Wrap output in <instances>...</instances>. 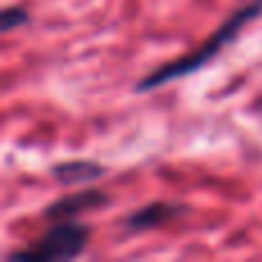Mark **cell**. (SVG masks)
Returning <instances> with one entry per match:
<instances>
[{"mask_svg": "<svg viewBox=\"0 0 262 262\" xmlns=\"http://www.w3.org/2000/svg\"><path fill=\"white\" fill-rule=\"evenodd\" d=\"M258 14H262V0H251V3L237 7L195 51H191V53L182 55V58L172 60V62H168V64H161L159 69H154L147 76L140 78V81L136 83V92L157 90V88H163V85H168V83L177 81V78H184V76H189V74L203 69L205 64L216 53H221V51L244 30L246 23H251Z\"/></svg>", "mask_w": 262, "mask_h": 262, "instance_id": "obj_1", "label": "cell"}, {"mask_svg": "<svg viewBox=\"0 0 262 262\" xmlns=\"http://www.w3.org/2000/svg\"><path fill=\"white\" fill-rule=\"evenodd\" d=\"M90 230L74 219L62 221L53 226L39 242L26 251H16L9 255V260H23V262H53V260H74L85 251Z\"/></svg>", "mask_w": 262, "mask_h": 262, "instance_id": "obj_2", "label": "cell"}, {"mask_svg": "<svg viewBox=\"0 0 262 262\" xmlns=\"http://www.w3.org/2000/svg\"><path fill=\"white\" fill-rule=\"evenodd\" d=\"M104 205H108V195L99 189H85V191H76V193H67L60 200L51 203L46 207V219H55V221H69L76 219L85 212L92 209H101Z\"/></svg>", "mask_w": 262, "mask_h": 262, "instance_id": "obj_3", "label": "cell"}, {"mask_svg": "<svg viewBox=\"0 0 262 262\" xmlns=\"http://www.w3.org/2000/svg\"><path fill=\"white\" fill-rule=\"evenodd\" d=\"M182 212H184V207L175 203H149L145 207H140L138 212L131 214L127 221H124V228L129 232H145V230H152V228H159L163 223L172 221Z\"/></svg>", "mask_w": 262, "mask_h": 262, "instance_id": "obj_4", "label": "cell"}, {"mask_svg": "<svg viewBox=\"0 0 262 262\" xmlns=\"http://www.w3.org/2000/svg\"><path fill=\"white\" fill-rule=\"evenodd\" d=\"M53 175L58 177L60 184L64 186H78V184H88V182H95L99 177L106 175V168L99 166L95 161H64L58 163L53 168Z\"/></svg>", "mask_w": 262, "mask_h": 262, "instance_id": "obj_5", "label": "cell"}, {"mask_svg": "<svg viewBox=\"0 0 262 262\" xmlns=\"http://www.w3.org/2000/svg\"><path fill=\"white\" fill-rule=\"evenodd\" d=\"M28 23V12L21 7V5H9V7L3 9V16H0V30L9 32L14 28Z\"/></svg>", "mask_w": 262, "mask_h": 262, "instance_id": "obj_6", "label": "cell"}]
</instances>
